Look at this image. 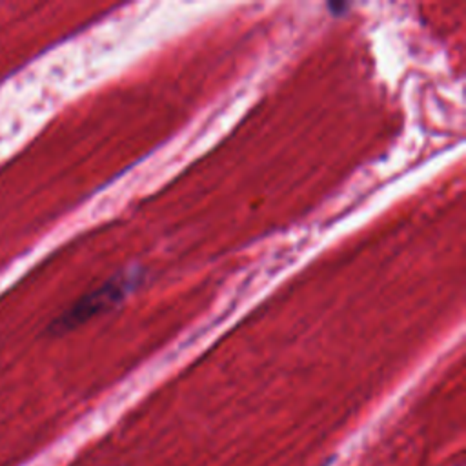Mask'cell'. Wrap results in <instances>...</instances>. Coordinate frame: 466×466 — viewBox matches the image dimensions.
Listing matches in <instances>:
<instances>
[{"label":"cell","mask_w":466,"mask_h":466,"mask_svg":"<svg viewBox=\"0 0 466 466\" xmlns=\"http://www.w3.org/2000/svg\"><path fill=\"white\" fill-rule=\"evenodd\" d=\"M127 288L120 286V282L116 284H107L104 289H98L95 293H91L89 297H86L84 300H80L78 304H75L67 313H64L60 319H56L55 322V328H60V329H67V328H73L75 324L82 322L84 319H87L89 315L104 309L106 306L104 304H111L115 300L120 299V295H124Z\"/></svg>","instance_id":"1"}]
</instances>
